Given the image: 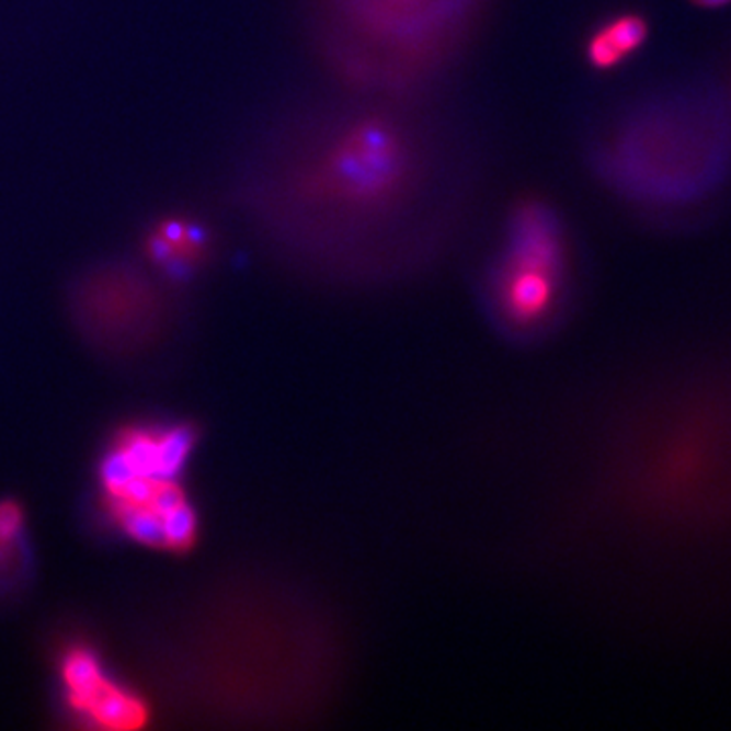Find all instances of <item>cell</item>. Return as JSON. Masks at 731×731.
<instances>
[{"label": "cell", "mask_w": 731, "mask_h": 731, "mask_svg": "<svg viewBox=\"0 0 731 731\" xmlns=\"http://www.w3.org/2000/svg\"><path fill=\"white\" fill-rule=\"evenodd\" d=\"M480 175L478 142L439 92L332 83L266 126L238 197L290 266L376 283L421 271L456 244Z\"/></svg>", "instance_id": "cell-1"}, {"label": "cell", "mask_w": 731, "mask_h": 731, "mask_svg": "<svg viewBox=\"0 0 731 731\" xmlns=\"http://www.w3.org/2000/svg\"><path fill=\"white\" fill-rule=\"evenodd\" d=\"M309 43L338 85L439 92L494 0H305Z\"/></svg>", "instance_id": "cell-2"}, {"label": "cell", "mask_w": 731, "mask_h": 731, "mask_svg": "<svg viewBox=\"0 0 731 731\" xmlns=\"http://www.w3.org/2000/svg\"><path fill=\"white\" fill-rule=\"evenodd\" d=\"M573 249L563 214L528 195L512 204L483 287L496 318L516 332L549 325L566 304Z\"/></svg>", "instance_id": "cell-3"}, {"label": "cell", "mask_w": 731, "mask_h": 731, "mask_svg": "<svg viewBox=\"0 0 731 731\" xmlns=\"http://www.w3.org/2000/svg\"><path fill=\"white\" fill-rule=\"evenodd\" d=\"M68 689V701L76 711L85 713L106 730H140L149 721L147 705L137 695L114 685L106 678L94 652L69 650L61 664Z\"/></svg>", "instance_id": "cell-4"}, {"label": "cell", "mask_w": 731, "mask_h": 731, "mask_svg": "<svg viewBox=\"0 0 731 731\" xmlns=\"http://www.w3.org/2000/svg\"><path fill=\"white\" fill-rule=\"evenodd\" d=\"M209 236L197 221L167 218L147 236V254L171 275H187L206 259Z\"/></svg>", "instance_id": "cell-5"}, {"label": "cell", "mask_w": 731, "mask_h": 731, "mask_svg": "<svg viewBox=\"0 0 731 731\" xmlns=\"http://www.w3.org/2000/svg\"><path fill=\"white\" fill-rule=\"evenodd\" d=\"M649 37V23L635 13L616 14L590 31L583 56L590 68L606 71L636 54Z\"/></svg>", "instance_id": "cell-6"}, {"label": "cell", "mask_w": 731, "mask_h": 731, "mask_svg": "<svg viewBox=\"0 0 731 731\" xmlns=\"http://www.w3.org/2000/svg\"><path fill=\"white\" fill-rule=\"evenodd\" d=\"M112 504L114 518L125 528L126 535L149 547H165L163 516L159 512L152 511L151 506L128 504L118 498H112Z\"/></svg>", "instance_id": "cell-7"}, {"label": "cell", "mask_w": 731, "mask_h": 731, "mask_svg": "<svg viewBox=\"0 0 731 731\" xmlns=\"http://www.w3.org/2000/svg\"><path fill=\"white\" fill-rule=\"evenodd\" d=\"M125 454L130 468L135 469L137 476L142 478H159V445H157V435L151 431L142 429H130L123 433L116 445Z\"/></svg>", "instance_id": "cell-8"}, {"label": "cell", "mask_w": 731, "mask_h": 731, "mask_svg": "<svg viewBox=\"0 0 731 731\" xmlns=\"http://www.w3.org/2000/svg\"><path fill=\"white\" fill-rule=\"evenodd\" d=\"M195 443V431L187 425L173 427L157 435L159 445V478L173 480L185 466Z\"/></svg>", "instance_id": "cell-9"}, {"label": "cell", "mask_w": 731, "mask_h": 731, "mask_svg": "<svg viewBox=\"0 0 731 731\" xmlns=\"http://www.w3.org/2000/svg\"><path fill=\"white\" fill-rule=\"evenodd\" d=\"M163 530H165V547L171 551H187L195 540V512L187 502L175 506L173 511L163 514Z\"/></svg>", "instance_id": "cell-10"}, {"label": "cell", "mask_w": 731, "mask_h": 731, "mask_svg": "<svg viewBox=\"0 0 731 731\" xmlns=\"http://www.w3.org/2000/svg\"><path fill=\"white\" fill-rule=\"evenodd\" d=\"M100 476H102V482L106 486V490L111 492V496H118L125 490L126 483L130 482L133 478H137L135 469L130 468L128 459L118 447L102 461Z\"/></svg>", "instance_id": "cell-11"}, {"label": "cell", "mask_w": 731, "mask_h": 731, "mask_svg": "<svg viewBox=\"0 0 731 731\" xmlns=\"http://www.w3.org/2000/svg\"><path fill=\"white\" fill-rule=\"evenodd\" d=\"M185 500V494L178 483L173 480H157L155 483V492H152L151 509L159 512L161 516L165 512L173 511L175 506H180Z\"/></svg>", "instance_id": "cell-12"}, {"label": "cell", "mask_w": 731, "mask_h": 731, "mask_svg": "<svg viewBox=\"0 0 731 731\" xmlns=\"http://www.w3.org/2000/svg\"><path fill=\"white\" fill-rule=\"evenodd\" d=\"M23 526V512L14 502H2L0 504V545H9L19 537V530Z\"/></svg>", "instance_id": "cell-13"}, {"label": "cell", "mask_w": 731, "mask_h": 731, "mask_svg": "<svg viewBox=\"0 0 731 731\" xmlns=\"http://www.w3.org/2000/svg\"><path fill=\"white\" fill-rule=\"evenodd\" d=\"M695 4L699 7H707V9H713V7H723V4H730L731 0H693Z\"/></svg>", "instance_id": "cell-14"}]
</instances>
